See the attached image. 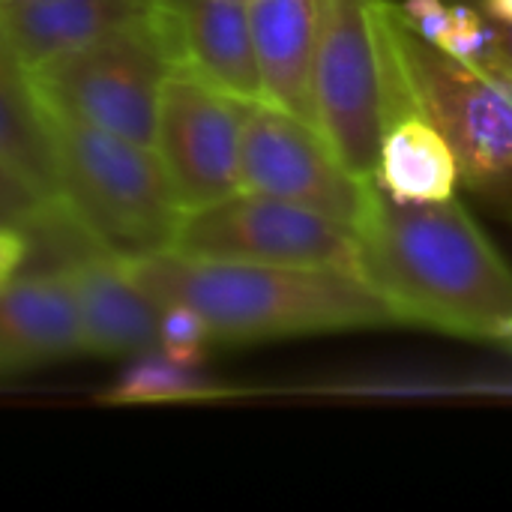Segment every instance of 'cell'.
<instances>
[{
  "mask_svg": "<svg viewBox=\"0 0 512 512\" xmlns=\"http://www.w3.org/2000/svg\"><path fill=\"white\" fill-rule=\"evenodd\" d=\"M363 279L396 324L501 342L512 330V267L456 201H393L375 180L360 225Z\"/></svg>",
  "mask_w": 512,
  "mask_h": 512,
  "instance_id": "6da1fadb",
  "label": "cell"
},
{
  "mask_svg": "<svg viewBox=\"0 0 512 512\" xmlns=\"http://www.w3.org/2000/svg\"><path fill=\"white\" fill-rule=\"evenodd\" d=\"M123 267L156 306H192L207 321L213 345L396 324L381 294L363 276L342 270L204 261L171 249L126 258Z\"/></svg>",
  "mask_w": 512,
  "mask_h": 512,
  "instance_id": "7a4b0ae2",
  "label": "cell"
},
{
  "mask_svg": "<svg viewBox=\"0 0 512 512\" xmlns=\"http://www.w3.org/2000/svg\"><path fill=\"white\" fill-rule=\"evenodd\" d=\"M381 126L420 114L453 147L459 180L512 198V69L495 57L456 60L426 42L402 6L372 3Z\"/></svg>",
  "mask_w": 512,
  "mask_h": 512,
  "instance_id": "3957f363",
  "label": "cell"
},
{
  "mask_svg": "<svg viewBox=\"0 0 512 512\" xmlns=\"http://www.w3.org/2000/svg\"><path fill=\"white\" fill-rule=\"evenodd\" d=\"M51 129L57 201L87 243L123 261L168 252L183 207L159 153L60 117Z\"/></svg>",
  "mask_w": 512,
  "mask_h": 512,
  "instance_id": "277c9868",
  "label": "cell"
},
{
  "mask_svg": "<svg viewBox=\"0 0 512 512\" xmlns=\"http://www.w3.org/2000/svg\"><path fill=\"white\" fill-rule=\"evenodd\" d=\"M171 69V51L150 12L27 75L48 117L153 147L159 93Z\"/></svg>",
  "mask_w": 512,
  "mask_h": 512,
  "instance_id": "5b68a950",
  "label": "cell"
},
{
  "mask_svg": "<svg viewBox=\"0 0 512 512\" xmlns=\"http://www.w3.org/2000/svg\"><path fill=\"white\" fill-rule=\"evenodd\" d=\"M171 252L204 261L327 267L363 276L357 234L327 216L258 192H234L186 210Z\"/></svg>",
  "mask_w": 512,
  "mask_h": 512,
  "instance_id": "8992f818",
  "label": "cell"
},
{
  "mask_svg": "<svg viewBox=\"0 0 512 512\" xmlns=\"http://www.w3.org/2000/svg\"><path fill=\"white\" fill-rule=\"evenodd\" d=\"M372 180L357 177L342 162L318 123L267 99L249 108L240 144V189L291 201L354 231Z\"/></svg>",
  "mask_w": 512,
  "mask_h": 512,
  "instance_id": "52a82bcc",
  "label": "cell"
},
{
  "mask_svg": "<svg viewBox=\"0 0 512 512\" xmlns=\"http://www.w3.org/2000/svg\"><path fill=\"white\" fill-rule=\"evenodd\" d=\"M372 3L318 0L312 69L315 123L342 162L363 180L375 177L384 135Z\"/></svg>",
  "mask_w": 512,
  "mask_h": 512,
  "instance_id": "ba28073f",
  "label": "cell"
},
{
  "mask_svg": "<svg viewBox=\"0 0 512 512\" xmlns=\"http://www.w3.org/2000/svg\"><path fill=\"white\" fill-rule=\"evenodd\" d=\"M252 105L186 69L174 66L168 72L159 93L153 150L183 213L240 192V144Z\"/></svg>",
  "mask_w": 512,
  "mask_h": 512,
  "instance_id": "9c48e42d",
  "label": "cell"
},
{
  "mask_svg": "<svg viewBox=\"0 0 512 512\" xmlns=\"http://www.w3.org/2000/svg\"><path fill=\"white\" fill-rule=\"evenodd\" d=\"M171 60L240 99H264L246 0H156Z\"/></svg>",
  "mask_w": 512,
  "mask_h": 512,
  "instance_id": "30bf717a",
  "label": "cell"
},
{
  "mask_svg": "<svg viewBox=\"0 0 512 512\" xmlns=\"http://www.w3.org/2000/svg\"><path fill=\"white\" fill-rule=\"evenodd\" d=\"M60 267L75 294L84 354L138 357L159 348V306L117 255L90 249Z\"/></svg>",
  "mask_w": 512,
  "mask_h": 512,
  "instance_id": "8fae6325",
  "label": "cell"
},
{
  "mask_svg": "<svg viewBox=\"0 0 512 512\" xmlns=\"http://www.w3.org/2000/svg\"><path fill=\"white\" fill-rule=\"evenodd\" d=\"M78 354L81 321L63 267L15 276L0 288V378Z\"/></svg>",
  "mask_w": 512,
  "mask_h": 512,
  "instance_id": "7c38bea8",
  "label": "cell"
},
{
  "mask_svg": "<svg viewBox=\"0 0 512 512\" xmlns=\"http://www.w3.org/2000/svg\"><path fill=\"white\" fill-rule=\"evenodd\" d=\"M156 0H18L0 12V42L24 72L99 42L153 12Z\"/></svg>",
  "mask_w": 512,
  "mask_h": 512,
  "instance_id": "4fadbf2b",
  "label": "cell"
},
{
  "mask_svg": "<svg viewBox=\"0 0 512 512\" xmlns=\"http://www.w3.org/2000/svg\"><path fill=\"white\" fill-rule=\"evenodd\" d=\"M264 99L315 123L318 0H246Z\"/></svg>",
  "mask_w": 512,
  "mask_h": 512,
  "instance_id": "5bb4252c",
  "label": "cell"
},
{
  "mask_svg": "<svg viewBox=\"0 0 512 512\" xmlns=\"http://www.w3.org/2000/svg\"><path fill=\"white\" fill-rule=\"evenodd\" d=\"M375 183L393 201H447L459 183V162L426 117L408 114L384 126Z\"/></svg>",
  "mask_w": 512,
  "mask_h": 512,
  "instance_id": "9a60e30c",
  "label": "cell"
},
{
  "mask_svg": "<svg viewBox=\"0 0 512 512\" xmlns=\"http://www.w3.org/2000/svg\"><path fill=\"white\" fill-rule=\"evenodd\" d=\"M0 156L9 159L39 192L57 201L54 129L30 75L0 42Z\"/></svg>",
  "mask_w": 512,
  "mask_h": 512,
  "instance_id": "2e32d148",
  "label": "cell"
},
{
  "mask_svg": "<svg viewBox=\"0 0 512 512\" xmlns=\"http://www.w3.org/2000/svg\"><path fill=\"white\" fill-rule=\"evenodd\" d=\"M222 396V387L201 372V366H186L168 354L147 351L132 357L123 375L99 396L114 405H147V402H192Z\"/></svg>",
  "mask_w": 512,
  "mask_h": 512,
  "instance_id": "e0dca14e",
  "label": "cell"
},
{
  "mask_svg": "<svg viewBox=\"0 0 512 512\" xmlns=\"http://www.w3.org/2000/svg\"><path fill=\"white\" fill-rule=\"evenodd\" d=\"M60 216V201L39 192L9 159L0 156V225L21 228L30 240L51 228Z\"/></svg>",
  "mask_w": 512,
  "mask_h": 512,
  "instance_id": "ac0fdd59",
  "label": "cell"
},
{
  "mask_svg": "<svg viewBox=\"0 0 512 512\" xmlns=\"http://www.w3.org/2000/svg\"><path fill=\"white\" fill-rule=\"evenodd\" d=\"M213 345L207 321L186 303L159 306V351L177 363L201 366Z\"/></svg>",
  "mask_w": 512,
  "mask_h": 512,
  "instance_id": "d6986e66",
  "label": "cell"
},
{
  "mask_svg": "<svg viewBox=\"0 0 512 512\" xmlns=\"http://www.w3.org/2000/svg\"><path fill=\"white\" fill-rule=\"evenodd\" d=\"M495 36V21L483 18L471 6H450V27L441 36L438 48L456 60H480L486 57Z\"/></svg>",
  "mask_w": 512,
  "mask_h": 512,
  "instance_id": "ffe728a7",
  "label": "cell"
},
{
  "mask_svg": "<svg viewBox=\"0 0 512 512\" xmlns=\"http://www.w3.org/2000/svg\"><path fill=\"white\" fill-rule=\"evenodd\" d=\"M402 12L411 21V27L432 45H438L450 27V6L444 0H405Z\"/></svg>",
  "mask_w": 512,
  "mask_h": 512,
  "instance_id": "44dd1931",
  "label": "cell"
},
{
  "mask_svg": "<svg viewBox=\"0 0 512 512\" xmlns=\"http://www.w3.org/2000/svg\"><path fill=\"white\" fill-rule=\"evenodd\" d=\"M30 249H33V240H30L27 231L0 225V288L18 276V270L24 267Z\"/></svg>",
  "mask_w": 512,
  "mask_h": 512,
  "instance_id": "7402d4cb",
  "label": "cell"
},
{
  "mask_svg": "<svg viewBox=\"0 0 512 512\" xmlns=\"http://www.w3.org/2000/svg\"><path fill=\"white\" fill-rule=\"evenodd\" d=\"M486 57H495V60L507 63L512 69V21H495V36H492V45H489Z\"/></svg>",
  "mask_w": 512,
  "mask_h": 512,
  "instance_id": "603a6c76",
  "label": "cell"
},
{
  "mask_svg": "<svg viewBox=\"0 0 512 512\" xmlns=\"http://www.w3.org/2000/svg\"><path fill=\"white\" fill-rule=\"evenodd\" d=\"M486 12L495 21H512V0H486Z\"/></svg>",
  "mask_w": 512,
  "mask_h": 512,
  "instance_id": "cb8c5ba5",
  "label": "cell"
},
{
  "mask_svg": "<svg viewBox=\"0 0 512 512\" xmlns=\"http://www.w3.org/2000/svg\"><path fill=\"white\" fill-rule=\"evenodd\" d=\"M12 3H18V0H0V12H3V9H9Z\"/></svg>",
  "mask_w": 512,
  "mask_h": 512,
  "instance_id": "d4e9b609",
  "label": "cell"
},
{
  "mask_svg": "<svg viewBox=\"0 0 512 512\" xmlns=\"http://www.w3.org/2000/svg\"><path fill=\"white\" fill-rule=\"evenodd\" d=\"M510 342H512V330H510Z\"/></svg>",
  "mask_w": 512,
  "mask_h": 512,
  "instance_id": "484cf974",
  "label": "cell"
}]
</instances>
